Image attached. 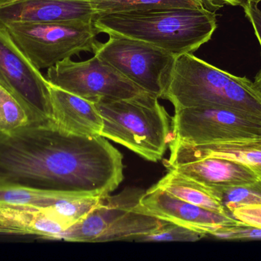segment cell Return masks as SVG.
<instances>
[{
    "label": "cell",
    "mask_w": 261,
    "mask_h": 261,
    "mask_svg": "<svg viewBox=\"0 0 261 261\" xmlns=\"http://www.w3.org/2000/svg\"><path fill=\"white\" fill-rule=\"evenodd\" d=\"M123 169L105 137L73 134L53 121L0 133V182L102 197L120 185Z\"/></svg>",
    "instance_id": "cell-1"
},
{
    "label": "cell",
    "mask_w": 261,
    "mask_h": 261,
    "mask_svg": "<svg viewBox=\"0 0 261 261\" xmlns=\"http://www.w3.org/2000/svg\"><path fill=\"white\" fill-rule=\"evenodd\" d=\"M94 26L99 33L141 40L177 57L208 42L217 19L210 8H166L97 15Z\"/></svg>",
    "instance_id": "cell-2"
},
{
    "label": "cell",
    "mask_w": 261,
    "mask_h": 261,
    "mask_svg": "<svg viewBox=\"0 0 261 261\" xmlns=\"http://www.w3.org/2000/svg\"><path fill=\"white\" fill-rule=\"evenodd\" d=\"M162 98L175 110L228 109L261 122V94L253 81L221 70L191 53L176 57Z\"/></svg>",
    "instance_id": "cell-3"
},
{
    "label": "cell",
    "mask_w": 261,
    "mask_h": 261,
    "mask_svg": "<svg viewBox=\"0 0 261 261\" xmlns=\"http://www.w3.org/2000/svg\"><path fill=\"white\" fill-rule=\"evenodd\" d=\"M158 99L144 93L126 99L95 101L102 119L101 136L147 160H161L170 142L172 118Z\"/></svg>",
    "instance_id": "cell-4"
},
{
    "label": "cell",
    "mask_w": 261,
    "mask_h": 261,
    "mask_svg": "<svg viewBox=\"0 0 261 261\" xmlns=\"http://www.w3.org/2000/svg\"><path fill=\"white\" fill-rule=\"evenodd\" d=\"M37 67L44 69L81 52H93L99 33L94 20L1 25Z\"/></svg>",
    "instance_id": "cell-5"
},
{
    "label": "cell",
    "mask_w": 261,
    "mask_h": 261,
    "mask_svg": "<svg viewBox=\"0 0 261 261\" xmlns=\"http://www.w3.org/2000/svg\"><path fill=\"white\" fill-rule=\"evenodd\" d=\"M109 36L105 43H96L94 55L144 91L162 98L176 56L141 40L122 35Z\"/></svg>",
    "instance_id": "cell-6"
},
{
    "label": "cell",
    "mask_w": 261,
    "mask_h": 261,
    "mask_svg": "<svg viewBox=\"0 0 261 261\" xmlns=\"http://www.w3.org/2000/svg\"><path fill=\"white\" fill-rule=\"evenodd\" d=\"M171 139L198 146L247 140L261 136V122L228 109L188 107L175 110Z\"/></svg>",
    "instance_id": "cell-7"
},
{
    "label": "cell",
    "mask_w": 261,
    "mask_h": 261,
    "mask_svg": "<svg viewBox=\"0 0 261 261\" xmlns=\"http://www.w3.org/2000/svg\"><path fill=\"white\" fill-rule=\"evenodd\" d=\"M46 79L55 87L93 102L102 98L126 99L147 93L95 55L84 61L67 58L49 67Z\"/></svg>",
    "instance_id": "cell-8"
},
{
    "label": "cell",
    "mask_w": 261,
    "mask_h": 261,
    "mask_svg": "<svg viewBox=\"0 0 261 261\" xmlns=\"http://www.w3.org/2000/svg\"><path fill=\"white\" fill-rule=\"evenodd\" d=\"M0 82L43 117L53 121L50 84L0 25Z\"/></svg>",
    "instance_id": "cell-9"
},
{
    "label": "cell",
    "mask_w": 261,
    "mask_h": 261,
    "mask_svg": "<svg viewBox=\"0 0 261 261\" xmlns=\"http://www.w3.org/2000/svg\"><path fill=\"white\" fill-rule=\"evenodd\" d=\"M139 203L146 212L153 217L182 225L206 235H213L223 227L240 222L228 215L181 200L156 185L143 193Z\"/></svg>",
    "instance_id": "cell-10"
},
{
    "label": "cell",
    "mask_w": 261,
    "mask_h": 261,
    "mask_svg": "<svg viewBox=\"0 0 261 261\" xmlns=\"http://www.w3.org/2000/svg\"><path fill=\"white\" fill-rule=\"evenodd\" d=\"M90 0H0V25L95 20Z\"/></svg>",
    "instance_id": "cell-11"
},
{
    "label": "cell",
    "mask_w": 261,
    "mask_h": 261,
    "mask_svg": "<svg viewBox=\"0 0 261 261\" xmlns=\"http://www.w3.org/2000/svg\"><path fill=\"white\" fill-rule=\"evenodd\" d=\"M143 193L137 188H127L116 196H104L100 203L84 219L69 227L61 241L98 243L125 212L139 203Z\"/></svg>",
    "instance_id": "cell-12"
},
{
    "label": "cell",
    "mask_w": 261,
    "mask_h": 261,
    "mask_svg": "<svg viewBox=\"0 0 261 261\" xmlns=\"http://www.w3.org/2000/svg\"><path fill=\"white\" fill-rule=\"evenodd\" d=\"M212 188L253 183L260 179L254 169L232 159L203 157L167 169Z\"/></svg>",
    "instance_id": "cell-13"
},
{
    "label": "cell",
    "mask_w": 261,
    "mask_h": 261,
    "mask_svg": "<svg viewBox=\"0 0 261 261\" xmlns=\"http://www.w3.org/2000/svg\"><path fill=\"white\" fill-rule=\"evenodd\" d=\"M50 92L53 121L58 127L73 134L101 136L102 119L94 102L50 84Z\"/></svg>",
    "instance_id": "cell-14"
},
{
    "label": "cell",
    "mask_w": 261,
    "mask_h": 261,
    "mask_svg": "<svg viewBox=\"0 0 261 261\" xmlns=\"http://www.w3.org/2000/svg\"><path fill=\"white\" fill-rule=\"evenodd\" d=\"M167 169L203 157L232 159L250 167L261 165V136L247 140L192 146L171 139Z\"/></svg>",
    "instance_id": "cell-15"
},
{
    "label": "cell",
    "mask_w": 261,
    "mask_h": 261,
    "mask_svg": "<svg viewBox=\"0 0 261 261\" xmlns=\"http://www.w3.org/2000/svg\"><path fill=\"white\" fill-rule=\"evenodd\" d=\"M156 185L181 200L210 211L227 215L219 199L212 194L207 187L174 170H169Z\"/></svg>",
    "instance_id": "cell-16"
},
{
    "label": "cell",
    "mask_w": 261,
    "mask_h": 261,
    "mask_svg": "<svg viewBox=\"0 0 261 261\" xmlns=\"http://www.w3.org/2000/svg\"><path fill=\"white\" fill-rule=\"evenodd\" d=\"M11 89L0 82V133L10 134L33 124L49 122Z\"/></svg>",
    "instance_id": "cell-17"
},
{
    "label": "cell",
    "mask_w": 261,
    "mask_h": 261,
    "mask_svg": "<svg viewBox=\"0 0 261 261\" xmlns=\"http://www.w3.org/2000/svg\"><path fill=\"white\" fill-rule=\"evenodd\" d=\"M97 15L166 8H220L216 0H90Z\"/></svg>",
    "instance_id": "cell-18"
},
{
    "label": "cell",
    "mask_w": 261,
    "mask_h": 261,
    "mask_svg": "<svg viewBox=\"0 0 261 261\" xmlns=\"http://www.w3.org/2000/svg\"><path fill=\"white\" fill-rule=\"evenodd\" d=\"M207 188L219 199L225 213L229 216L234 209L240 207L261 205V179L246 185L227 188Z\"/></svg>",
    "instance_id": "cell-19"
},
{
    "label": "cell",
    "mask_w": 261,
    "mask_h": 261,
    "mask_svg": "<svg viewBox=\"0 0 261 261\" xmlns=\"http://www.w3.org/2000/svg\"><path fill=\"white\" fill-rule=\"evenodd\" d=\"M206 234L182 225L167 222L153 232L142 234L134 239L136 242H197Z\"/></svg>",
    "instance_id": "cell-20"
},
{
    "label": "cell",
    "mask_w": 261,
    "mask_h": 261,
    "mask_svg": "<svg viewBox=\"0 0 261 261\" xmlns=\"http://www.w3.org/2000/svg\"><path fill=\"white\" fill-rule=\"evenodd\" d=\"M216 239L225 240H252L261 239V228L239 222L236 225L223 227L213 234Z\"/></svg>",
    "instance_id": "cell-21"
},
{
    "label": "cell",
    "mask_w": 261,
    "mask_h": 261,
    "mask_svg": "<svg viewBox=\"0 0 261 261\" xmlns=\"http://www.w3.org/2000/svg\"><path fill=\"white\" fill-rule=\"evenodd\" d=\"M230 216L245 225L261 228V205L240 207L234 209Z\"/></svg>",
    "instance_id": "cell-22"
},
{
    "label": "cell",
    "mask_w": 261,
    "mask_h": 261,
    "mask_svg": "<svg viewBox=\"0 0 261 261\" xmlns=\"http://www.w3.org/2000/svg\"><path fill=\"white\" fill-rule=\"evenodd\" d=\"M257 5L254 2H249L248 6L244 8V10L247 18L252 24L261 48V10L257 7Z\"/></svg>",
    "instance_id": "cell-23"
},
{
    "label": "cell",
    "mask_w": 261,
    "mask_h": 261,
    "mask_svg": "<svg viewBox=\"0 0 261 261\" xmlns=\"http://www.w3.org/2000/svg\"><path fill=\"white\" fill-rule=\"evenodd\" d=\"M224 4H229L234 6H242V8L246 7L248 6L249 0H221Z\"/></svg>",
    "instance_id": "cell-24"
},
{
    "label": "cell",
    "mask_w": 261,
    "mask_h": 261,
    "mask_svg": "<svg viewBox=\"0 0 261 261\" xmlns=\"http://www.w3.org/2000/svg\"><path fill=\"white\" fill-rule=\"evenodd\" d=\"M254 84L257 91L261 94V69L254 78Z\"/></svg>",
    "instance_id": "cell-25"
},
{
    "label": "cell",
    "mask_w": 261,
    "mask_h": 261,
    "mask_svg": "<svg viewBox=\"0 0 261 261\" xmlns=\"http://www.w3.org/2000/svg\"><path fill=\"white\" fill-rule=\"evenodd\" d=\"M253 169H254V171L257 173V174L258 175L259 177L261 179V165H258V167H251Z\"/></svg>",
    "instance_id": "cell-26"
},
{
    "label": "cell",
    "mask_w": 261,
    "mask_h": 261,
    "mask_svg": "<svg viewBox=\"0 0 261 261\" xmlns=\"http://www.w3.org/2000/svg\"><path fill=\"white\" fill-rule=\"evenodd\" d=\"M249 2H254V3L258 4V3H260V2H261V0H249Z\"/></svg>",
    "instance_id": "cell-27"
},
{
    "label": "cell",
    "mask_w": 261,
    "mask_h": 261,
    "mask_svg": "<svg viewBox=\"0 0 261 261\" xmlns=\"http://www.w3.org/2000/svg\"><path fill=\"white\" fill-rule=\"evenodd\" d=\"M216 1L219 2V3H222V2H221V0H216Z\"/></svg>",
    "instance_id": "cell-28"
}]
</instances>
